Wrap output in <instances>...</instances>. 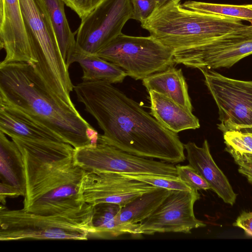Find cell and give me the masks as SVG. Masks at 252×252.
Listing matches in <instances>:
<instances>
[{"label": "cell", "mask_w": 252, "mask_h": 252, "mask_svg": "<svg viewBox=\"0 0 252 252\" xmlns=\"http://www.w3.org/2000/svg\"><path fill=\"white\" fill-rule=\"evenodd\" d=\"M73 90L78 101L103 131L98 142L170 163L185 160L184 144L177 133L163 126L112 83L83 81Z\"/></svg>", "instance_id": "6da1fadb"}, {"label": "cell", "mask_w": 252, "mask_h": 252, "mask_svg": "<svg viewBox=\"0 0 252 252\" xmlns=\"http://www.w3.org/2000/svg\"><path fill=\"white\" fill-rule=\"evenodd\" d=\"M13 140L22 154L25 165L24 210L52 215L84 203L80 188L86 171L74 163L71 145L17 137Z\"/></svg>", "instance_id": "7a4b0ae2"}, {"label": "cell", "mask_w": 252, "mask_h": 252, "mask_svg": "<svg viewBox=\"0 0 252 252\" xmlns=\"http://www.w3.org/2000/svg\"><path fill=\"white\" fill-rule=\"evenodd\" d=\"M0 103L28 114L74 149L91 144L89 132L93 127L75 107L50 90L32 64L0 63Z\"/></svg>", "instance_id": "3957f363"}, {"label": "cell", "mask_w": 252, "mask_h": 252, "mask_svg": "<svg viewBox=\"0 0 252 252\" xmlns=\"http://www.w3.org/2000/svg\"><path fill=\"white\" fill-rule=\"evenodd\" d=\"M181 1L170 0L141 25L172 51L204 44L252 26L238 19L184 8Z\"/></svg>", "instance_id": "277c9868"}, {"label": "cell", "mask_w": 252, "mask_h": 252, "mask_svg": "<svg viewBox=\"0 0 252 252\" xmlns=\"http://www.w3.org/2000/svg\"><path fill=\"white\" fill-rule=\"evenodd\" d=\"M94 205L86 203L61 213L40 215L0 207V240H86L94 234Z\"/></svg>", "instance_id": "5b68a950"}, {"label": "cell", "mask_w": 252, "mask_h": 252, "mask_svg": "<svg viewBox=\"0 0 252 252\" xmlns=\"http://www.w3.org/2000/svg\"><path fill=\"white\" fill-rule=\"evenodd\" d=\"M36 63L33 65L50 90L74 107L70 93L74 89L68 67L61 54L44 0H19Z\"/></svg>", "instance_id": "8992f818"}, {"label": "cell", "mask_w": 252, "mask_h": 252, "mask_svg": "<svg viewBox=\"0 0 252 252\" xmlns=\"http://www.w3.org/2000/svg\"><path fill=\"white\" fill-rule=\"evenodd\" d=\"M96 55L135 80H143L175 64L172 50L151 35L134 36L122 32Z\"/></svg>", "instance_id": "52a82bcc"}, {"label": "cell", "mask_w": 252, "mask_h": 252, "mask_svg": "<svg viewBox=\"0 0 252 252\" xmlns=\"http://www.w3.org/2000/svg\"><path fill=\"white\" fill-rule=\"evenodd\" d=\"M199 69L218 108V128L223 133H252V81L230 78L214 69Z\"/></svg>", "instance_id": "ba28073f"}, {"label": "cell", "mask_w": 252, "mask_h": 252, "mask_svg": "<svg viewBox=\"0 0 252 252\" xmlns=\"http://www.w3.org/2000/svg\"><path fill=\"white\" fill-rule=\"evenodd\" d=\"M74 163L87 172L153 174L178 178L174 164L138 157L98 142L74 149Z\"/></svg>", "instance_id": "9c48e42d"}, {"label": "cell", "mask_w": 252, "mask_h": 252, "mask_svg": "<svg viewBox=\"0 0 252 252\" xmlns=\"http://www.w3.org/2000/svg\"><path fill=\"white\" fill-rule=\"evenodd\" d=\"M132 15L130 0H102L81 19L76 31L77 46L84 52L96 54L122 33Z\"/></svg>", "instance_id": "30bf717a"}, {"label": "cell", "mask_w": 252, "mask_h": 252, "mask_svg": "<svg viewBox=\"0 0 252 252\" xmlns=\"http://www.w3.org/2000/svg\"><path fill=\"white\" fill-rule=\"evenodd\" d=\"M199 198L197 190H170L155 211L137 225L134 235L165 232L190 233L194 229L205 226L194 213V204Z\"/></svg>", "instance_id": "8fae6325"}, {"label": "cell", "mask_w": 252, "mask_h": 252, "mask_svg": "<svg viewBox=\"0 0 252 252\" xmlns=\"http://www.w3.org/2000/svg\"><path fill=\"white\" fill-rule=\"evenodd\" d=\"M157 188L110 172H87L80 188L83 202L114 203L123 207L138 196Z\"/></svg>", "instance_id": "7c38bea8"}, {"label": "cell", "mask_w": 252, "mask_h": 252, "mask_svg": "<svg viewBox=\"0 0 252 252\" xmlns=\"http://www.w3.org/2000/svg\"><path fill=\"white\" fill-rule=\"evenodd\" d=\"M252 54V34H245L227 43L218 40L173 52L175 64L191 68L215 69L229 68Z\"/></svg>", "instance_id": "4fadbf2b"}, {"label": "cell", "mask_w": 252, "mask_h": 252, "mask_svg": "<svg viewBox=\"0 0 252 252\" xmlns=\"http://www.w3.org/2000/svg\"><path fill=\"white\" fill-rule=\"evenodd\" d=\"M0 44L5 52L1 63H36L19 0H0Z\"/></svg>", "instance_id": "5bb4252c"}, {"label": "cell", "mask_w": 252, "mask_h": 252, "mask_svg": "<svg viewBox=\"0 0 252 252\" xmlns=\"http://www.w3.org/2000/svg\"><path fill=\"white\" fill-rule=\"evenodd\" d=\"M184 146L189 164L206 180L211 189L225 203L232 206L235 203L237 194L226 176L214 160L208 141L205 140L201 147L190 141Z\"/></svg>", "instance_id": "9a60e30c"}, {"label": "cell", "mask_w": 252, "mask_h": 252, "mask_svg": "<svg viewBox=\"0 0 252 252\" xmlns=\"http://www.w3.org/2000/svg\"><path fill=\"white\" fill-rule=\"evenodd\" d=\"M0 131L10 137L65 142L58 134L25 112L0 103Z\"/></svg>", "instance_id": "2e32d148"}, {"label": "cell", "mask_w": 252, "mask_h": 252, "mask_svg": "<svg viewBox=\"0 0 252 252\" xmlns=\"http://www.w3.org/2000/svg\"><path fill=\"white\" fill-rule=\"evenodd\" d=\"M148 93L150 114L165 127L176 133L200 127L198 119L191 111L161 94L154 91Z\"/></svg>", "instance_id": "e0dca14e"}, {"label": "cell", "mask_w": 252, "mask_h": 252, "mask_svg": "<svg viewBox=\"0 0 252 252\" xmlns=\"http://www.w3.org/2000/svg\"><path fill=\"white\" fill-rule=\"evenodd\" d=\"M142 84L148 92L161 94L192 112L188 85L181 69L171 66L144 78Z\"/></svg>", "instance_id": "ac0fdd59"}, {"label": "cell", "mask_w": 252, "mask_h": 252, "mask_svg": "<svg viewBox=\"0 0 252 252\" xmlns=\"http://www.w3.org/2000/svg\"><path fill=\"white\" fill-rule=\"evenodd\" d=\"M79 63L83 70V81H103L110 83H121L127 74L115 64L96 54L84 52L76 46L66 60L68 67L72 63Z\"/></svg>", "instance_id": "d6986e66"}, {"label": "cell", "mask_w": 252, "mask_h": 252, "mask_svg": "<svg viewBox=\"0 0 252 252\" xmlns=\"http://www.w3.org/2000/svg\"><path fill=\"white\" fill-rule=\"evenodd\" d=\"M169 192V189L157 188L136 197L122 207L118 216L119 222L128 234L134 235L137 225L155 211Z\"/></svg>", "instance_id": "ffe728a7"}, {"label": "cell", "mask_w": 252, "mask_h": 252, "mask_svg": "<svg viewBox=\"0 0 252 252\" xmlns=\"http://www.w3.org/2000/svg\"><path fill=\"white\" fill-rule=\"evenodd\" d=\"M0 131V182L15 187L25 196L26 178L22 154L16 144Z\"/></svg>", "instance_id": "44dd1931"}, {"label": "cell", "mask_w": 252, "mask_h": 252, "mask_svg": "<svg viewBox=\"0 0 252 252\" xmlns=\"http://www.w3.org/2000/svg\"><path fill=\"white\" fill-rule=\"evenodd\" d=\"M56 33L62 56L66 62L69 55L76 46L75 35L66 18L63 0H44Z\"/></svg>", "instance_id": "7402d4cb"}, {"label": "cell", "mask_w": 252, "mask_h": 252, "mask_svg": "<svg viewBox=\"0 0 252 252\" xmlns=\"http://www.w3.org/2000/svg\"><path fill=\"white\" fill-rule=\"evenodd\" d=\"M122 206L109 203L94 205L93 225L94 234L98 236L116 237L128 234L126 229L118 220Z\"/></svg>", "instance_id": "603a6c76"}, {"label": "cell", "mask_w": 252, "mask_h": 252, "mask_svg": "<svg viewBox=\"0 0 252 252\" xmlns=\"http://www.w3.org/2000/svg\"><path fill=\"white\" fill-rule=\"evenodd\" d=\"M181 5L194 11L246 21L252 24V4L233 5L188 0Z\"/></svg>", "instance_id": "cb8c5ba5"}, {"label": "cell", "mask_w": 252, "mask_h": 252, "mask_svg": "<svg viewBox=\"0 0 252 252\" xmlns=\"http://www.w3.org/2000/svg\"><path fill=\"white\" fill-rule=\"evenodd\" d=\"M131 179L145 183L157 188L169 190H191L186 183L178 178L153 174H121Z\"/></svg>", "instance_id": "d4e9b609"}, {"label": "cell", "mask_w": 252, "mask_h": 252, "mask_svg": "<svg viewBox=\"0 0 252 252\" xmlns=\"http://www.w3.org/2000/svg\"><path fill=\"white\" fill-rule=\"evenodd\" d=\"M226 147L242 153L252 154V133L229 131L223 133Z\"/></svg>", "instance_id": "484cf974"}, {"label": "cell", "mask_w": 252, "mask_h": 252, "mask_svg": "<svg viewBox=\"0 0 252 252\" xmlns=\"http://www.w3.org/2000/svg\"><path fill=\"white\" fill-rule=\"evenodd\" d=\"M178 178L192 189H211L209 184L190 165L176 166Z\"/></svg>", "instance_id": "4316f807"}, {"label": "cell", "mask_w": 252, "mask_h": 252, "mask_svg": "<svg viewBox=\"0 0 252 252\" xmlns=\"http://www.w3.org/2000/svg\"><path fill=\"white\" fill-rule=\"evenodd\" d=\"M132 7V19L141 23L148 19L157 9V0H130Z\"/></svg>", "instance_id": "83f0119b"}, {"label": "cell", "mask_w": 252, "mask_h": 252, "mask_svg": "<svg viewBox=\"0 0 252 252\" xmlns=\"http://www.w3.org/2000/svg\"><path fill=\"white\" fill-rule=\"evenodd\" d=\"M225 151L230 154L237 164L239 172L245 176L252 185V154L240 153L226 147Z\"/></svg>", "instance_id": "f1b7e54d"}, {"label": "cell", "mask_w": 252, "mask_h": 252, "mask_svg": "<svg viewBox=\"0 0 252 252\" xmlns=\"http://www.w3.org/2000/svg\"><path fill=\"white\" fill-rule=\"evenodd\" d=\"M102 0H63L65 5L81 19L87 15Z\"/></svg>", "instance_id": "f546056e"}, {"label": "cell", "mask_w": 252, "mask_h": 252, "mask_svg": "<svg viewBox=\"0 0 252 252\" xmlns=\"http://www.w3.org/2000/svg\"><path fill=\"white\" fill-rule=\"evenodd\" d=\"M242 229L246 235L252 237V211L242 212L233 223Z\"/></svg>", "instance_id": "4dcf8cb0"}, {"label": "cell", "mask_w": 252, "mask_h": 252, "mask_svg": "<svg viewBox=\"0 0 252 252\" xmlns=\"http://www.w3.org/2000/svg\"><path fill=\"white\" fill-rule=\"evenodd\" d=\"M22 196L20 192L15 187L7 184L0 182V202L5 206L7 197H17Z\"/></svg>", "instance_id": "1f68e13d"}, {"label": "cell", "mask_w": 252, "mask_h": 252, "mask_svg": "<svg viewBox=\"0 0 252 252\" xmlns=\"http://www.w3.org/2000/svg\"><path fill=\"white\" fill-rule=\"evenodd\" d=\"M170 0H157V9L161 7L164 4H165L166 2H167Z\"/></svg>", "instance_id": "d6a6232c"}]
</instances>
